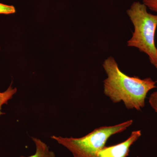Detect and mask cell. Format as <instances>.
<instances>
[{"mask_svg":"<svg viewBox=\"0 0 157 157\" xmlns=\"http://www.w3.org/2000/svg\"><path fill=\"white\" fill-rule=\"evenodd\" d=\"M103 67L107 75L104 81L105 95L113 103L123 101L128 109L140 110L144 107L147 93L157 87L156 82L150 77L141 79L128 76L121 71L112 56L104 60Z\"/></svg>","mask_w":157,"mask_h":157,"instance_id":"6da1fadb","label":"cell"},{"mask_svg":"<svg viewBox=\"0 0 157 157\" xmlns=\"http://www.w3.org/2000/svg\"><path fill=\"white\" fill-rule=\"evenodd\" d=\"M142 3L135 2L127 10V14L134 27L132 37L127 42L129 47L138 48L146 54L154 65L157 60V48L155 41L157 28V15L149 13Z\"/></svg>","mask_w":157,"mask_h":157,"instance_id":"7a4b0ae2","label":"cell"},{"mask_svg":"<svg viewBox=\"0 0 157 157\" xmlns=\"http://www.w3.org/2000/svg\"><path fill=\"white\" fill-rule=\"evenodd\" d=\"M133 122L131 120L115 125L100 127L79 138L54 135L51 138L70 151L73 157H97L109 137L124 132L132 125Z\"/></svg>","mask_w":157,"mask_h":157,"instance_id":"3957f363","label":"cell"},{"mask_svg":"<svg viewBox=\"0 0 157 157\" xmlns=\"http://www.w3.org/2000/svg\"><path fill=\"white\" fill-rule=\"evenodd\" d=\"M141 135L140 130L132 132L130 137L123 142L112 146H104L98 152L97 157H127L130 147Z\"/></svg>","mask_w":157,"mask_h":157,"instance_id":"277c9868","label":"cell"},{"mask_svg":"<svg viewBox=\"0 0 157 157\" xmlns=\"http://www.w3.org/2000/svg\"><path fill=\"white\" fill-rule=\"evenodd\" d=\"M36 146V153L34 155L28 157H56L55 153L50 150L49 147L42 140L32 137Z\"/></svg>","mask_w":157,"mask_h":157,"instance_id":"5b68a950","label":"cell"},{"mask_svg":"<svg viewBox=\"0 0 157 157\" xmlns=\"http://www.w3.org/2000/svg\"><path fill=\"white\" fill-rule=\"evenodd\" d=\"M16 92L17 89L12 87L11 85L5 91L0 92V105L2 106L4 104H8V101L12 98Z\"/></svg>","mask_w":157,"mask_h":157,"instance_id":"8992f818","label":"cell"},{"mask_svg":"<svg viewBox=\"0 0 157 157\" xmlns=\"http://www.w3.org/2000/svg\"><path fill=\"white\" fill-rule=\"evenodd\" d=\"M15 12L16 9L14 6L0 3V14H14Z\"/></svg>","mask_w":157,"mask_h":157,"instance_id":"52a82bcc","label":"cell"},{"mask_svg":"<svg viewBox=\"0 0 157 157\" xmlns=\"http://www.w3.org/2000/svg\"><path fill=\"white\" fill-rule=\"evenodd\" d=\"M142 3L147 8L157 13V0H142Z\"/></svg>","mask_w":157,"mask_h":157,"instance_id":"ba28073f","label":"cell"},{"mask_svg":"<svg viewBox=\"0 0 157 157\" xmlns=\"http://www.w3.org/2000/svg\"><path fill=\"white\" fill-rule=\"evenodd\" d=\"M149 102L153 109L157 112V91L152 93L149 98Z\"/></svg>","mask_w":157,"mask_h":157,"instance_id":"9c48e42d","label":"cell"},{"mask_svg":"<svg viewBox=\"0 0 157 157\" xmlns=\"http://www.w3.org/2000/svg\"><path fill=\"white\" fill-rule=\"evenodd\" d=\"M2 106H1V105H0V116L1 115H2V114H3V113L1 111V109H2Z\"/></svg>","mask_w":157,"mask_h":157,"instance_id":"30bf717a","label":"cell"},{"mask_svg":"<svg viewBox=\"0 0 157 157\" xmlns=\"http://www.w3.org/2000/svg\"><path fill=\"white\" fill-rule=\"evenodd\" d=\"M154 66L155 67V68H156L157 70V60L156 61V62L155 63V65H154Z\"/></svg>","mask_w":157,"mask_h":157,"instance_id":"8fae6325","label":"cell"},{"mask_svg":"<svg viewBox=\"0 0 157 157\" xmlns=\"http://www.w3.org/2000/svg\"></svg>","mask_w":157,"mask_h":157,"instance_id":"7c38bea8","label":"cell"}]
</instances>
